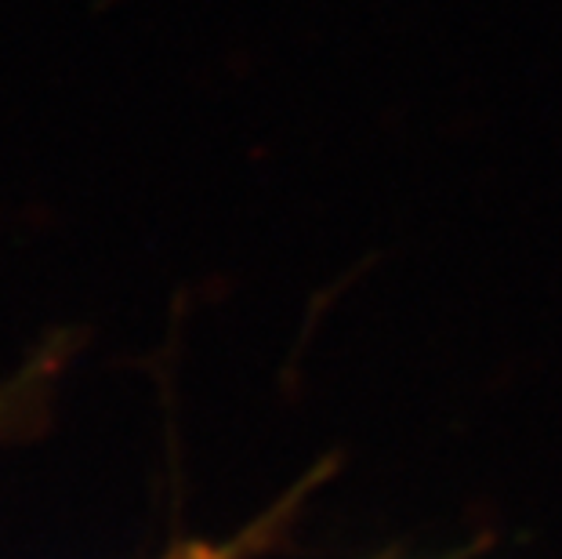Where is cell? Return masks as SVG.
<instances>
[{
    "mask_svg": "<svg viewBox=\"0 0 562 559\" xmlns=\"http://www.w3.org/2000/svg\"><path fill=\"white\" fill-rule=\"evenodd\" d=\"M240 545H225V549H214V545H193V549L175 552L171 559H236Z\"/></svg>",
    "mask_w": 562,
    "mask_h": 559,
    "instance_id": "obj_1",
    "label": "cell"
}]
</instances>
